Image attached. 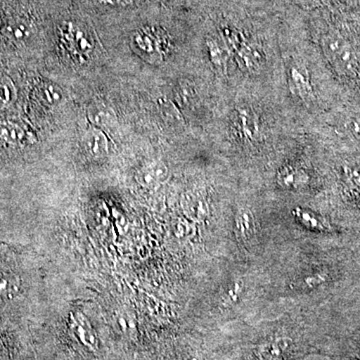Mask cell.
I'll return each instance as SVG.
<instances>
[{
  "label": "cell",
  "instance_id": "6da1fadb",
  "mask_svg": "<svg viewBox=\"0 0 360 360\" xmlns=\"http://www.w3.org/2000/svg\"><path fill=\"white\" fill-rule=\"evenodd\" d=\"M60 39L72 53L89 54L94 49L91 37L84 26L68 21L60 27Z\"/></svg>",
  "mask_w": 360,
  "mask_h": 360
},
{
  "label": "cell",
  "instance_id": "7a4b0ae2",
  "mask_svg": "<svg viewBox=\"0 0 360 360\" xmlns=\"http://www.w3.org/2000/svg\"><path fill=\"white\" fill-rule=\"evenodd\" d=\"M238 65L243 70L250 73H257L262 70L265 63V54L259 45L255 42L243 40L238 51Z\"/></svg>",
  "mask_w": 360,
  "mask_h": 360
},
{
  "label": "cell",
  "instance_id": "3957f363",
  "mask_svg": "<svg viewBox=\"0 0 360 360\" xmlns=\"http://www.w3.org/2000/svg\"><path fill=\"white\" fill-rule=\"evenodd\" d=\"M288 84L291 91L302 101H311L314 96L309 70L302 63H292L288 71Z\"/></svg>",
  "mask_w": 360,
  "mask_h": 360
},
{
  "label": "cell",
  "instance_id": "277c9868",
  "mask_svg": "<svg viewBox=\"0 0 360 360\" xmlns=\"http://www.w3.org/2000/svg\"><path fill=\"white\" fill-rule=\"evenodd\" d=\"M293 341L288 335H276L262 342L255 350V360H283L290 352Z\"/></svg>",
  "mask_w": 360,
  "mask_h": 360
},
{
  "label": "cell",
  "instance_id": "5b68a950",
  "mask_svg": "<svg viewBox=\"0 0 360 360\" xmlns=\"http://www.w3.org/2000/svg\"><path fill=\"white\" fill-rule=\"evenodd\" d=\"M168 177V168L162 161L153 160L146 162L136 172L135 179L141 186L146 188H155L158 184H162Z\"/></svg>",
  "mask_w": 360,
  "mask_h": 360
},
{
  "label": "cell",
  "instance_id": "8992f818",
  "mask_svg": "<svg viewBox=\"0 0 360 360\" xmlns=\"http://www.w3.org/2000/svg\"><path fill=\"white\" fill-rule=\"evenodd\" d=\"M236 127L239 136L248 141H253L259 136V122L255 111L248 106L236 111Z\"/></svg>",
  "mask_w": 360,
  "mask_h": 360
},
{
  "label": "cell",
  "instance_id": "52a82bcc",
  "mask_svg": "<svg viewBox=\"0 0 360 360\" xmlns=\"http://www.w3.org/2000/svg\"><path fill=\"white\" fill-rule=\"evenodd\" d=\"M82 146L85 153L94 158H103L110 151L108 137L99 127L87 129L82 136Z\"/></svg>",
  "mask_w": 360,
  "mask_h": 360
},
{
  "label": "cell",
  "instance_id": "ba28073f",
  "mask_svg": "<svg viewBox=\"0 0 360 360\" xmlns=\"http://www.w3.org/2000/svg\"><path fill=\"white\" fill-rule=\"evenodd\" d=\"M326 56L340 70H350L354 68L355 53L348 45L340 39L329 40L326 45Z\"/></svg>",
  "mask_w": 360,
  "mask_h": 360
},
{
  "label": "cell",
  "instance_id": "9c48e42d",
  "mask_svg": "<svg viewBox=\"0 0 360 360\" xmlns=\"http://www.w3.org/2000/svg\"><path fill=\"white\" fill-rule=\"evenodd\" d=\"M206 46H207L208 53L213 65L219 70H226L229 56L232 53L229 45L225 44L224 40L219 35L217 37L208 39Z\"/></svg>",
  "mask_w": 360,
  "mask_h": 360
},
{
  "label": "cell",
  "instance_id": "30bf717a",
  "mask_svg": "<svg viewBox=\"0 0 360 360\" xmlns=\"http://www.w3.org/2000/svg\"><path fill=\"white\" fill-rule=\"evenodd\" d=\"M134 40L142 51L153 52L158 51V47L162 46V44H165L167 37L158 28L146 27L142 28L136 32Z\"/></svg>",
  "mask_w": 360,
  "mask_h": 360
},
{
  "label": "cell",
  "instance_id": "8fae6325",
  "mask_svg": "<svg viewBox=\"0 0 360 360\" xmlns=\"http://www.w3.org/2000/svg\"><path fill=\"white\" fill-rule=\"evenodd\" d=\"M277 180L279 186L288 189H297L307 184L309 174L302 168L288 167L279 172Z\"/></svg>",
  "mask_w": 360,
  "mask_h": 360
},
{
  "label": "cell",
  "instance_id": "7c38bea8",
  "mask_svg": "<svg viewBox=\"0 0 360 360\" xmlns=\"http://www.w3.org/2000/svg\"><path fill=\"white\" fill-rule=\"evenodd\" d=\"M32 25L23 18H13L4 27V34L15 41H23L32 35Z\"/></svg>",
  "mask_w": 360,
  "mask_h": 360
},
{
  "label": "cell",
  "instance_id": "4fadbf2b",
  "mask_svg": "<svg viewBox=\"0 0 360 360\" xmlns=\"http://www.w3.org/2000/svg\"><path fill=\"white\" fill-rule=\"evenodd\" d=\"M72 328L75 331V335L77 336L78 340L85 347L94 349L96 348V336H94L92 333L91 328H90L89 322H84L82 321H77L73 319Z\"/></svg>",
  "mask_w": 360,
  "mask_h": 360
},
{
  "label": "cell",
  "instance_id": "5bb4252c",
  "mask_svg": "<svg viewBox=\"0 0 360 360\" xmlns=\"http://www.w3.org/2000/svg\"><path fill=\"white\" fill-rule=\"evenodd\" d=\"M23 135L22 130L18 125L11 122H0V141L8 144L20 143Z\"/></svg>",
  "mask_w": 360,
  "mask_h": 360
},
{
  "label": "cell",
  "instance_id": "9a60e30c",
  "mask_svg": "<svg viewBox=\"0 0 360 360\" xmlns=\"http://www.w3.org/2000/svg\"><path fill=\"white\" fill-rule=\"evenodd\" d=\"M252 214L250 210H240L236 217V229L240 238H250L252 233Z\"/></svg>",
  "mask_w": 360,
  "mask_h": 360
},
{
  "label": "cell",
  "instance_id": "2e32d148",
  "mask_svg": "<svg viewBox=\"0 0 360 360\" xmlns=\"http://www.w3.org/2000/svg\"><path fill=\"white\" fill-rule=\"evenodd\" d=\"M90 122L94 123L96 127L108 125L115 120L112 110L105 106H94L89 111Z\"/></svg>",
  "mask_w": 360,
  "mask_h": 360
},
{
  "label": "cell",
  "instance_id": "e0dca14e",
  "mask_svg": "<svg viewBox=\"0 0 360 360\" xmlns=\"http://www.w3.org/2000/svg\"><path fill=\"white\" fill-rule=\"evenodd\" d=\"M16 90L8 77H0V110L8 108L15 101Z\"/></svg>",
  "mask_w": 360,
  "mask_h": 360
},
{
  "label": "cell",
  "instance_id": "ac0fdd59",
  "mask_svg": "<svg viewBox=\"0 0 360 360\" xmlns=\"http://www.w3.org/2000/svg\"><path fill=\"white\" fill-rule=\"evenodd\" d=\"M295 214L298 219L302 220L303 224L311 227V229H319V231H330L331 227L329 226L328 224L324 222L321 219H319V217H316V215L312 214V213L303 212V210L297 208V210H295Z\"/></svg>",
  "mask_w": 360,
  "mask_h": 360
},
{
  "label": "cell",
  "instance_id": "d6986e66",
  "mask_svg": "<svg viewBox=\"0 0 360 360\" xmlns=\"http://www.w3.org/2000/svg\"><path fill=\"white\" fill-rule=\"evenodd\" d=\"M243 290V284L241 281H236V283L232 284L222 296V305L225 307L233 305L240 297Z\"/></svg>",
  "mask_w": 360,
  "mask_h": 360
},
{
  "label": "cell",
  "instance_id": "ffe728a7",
  "mask_svg": "<svg viewBox=\"0 0 360 360\" xmlns=\"http://www.w3.org/2000/svg\"><path fill=\"white\" fill-rule=\"evenodd\" d=\"M329 279V272L328 270L316 272L302 279V286L304 288H315L321 286L322 284L328 283Z\"/></svg>",
  "mask_w": 360,
  "mask_h": 360
},
{
  "label": "cell",
  "instance_id": "44dd1931",
  "mask_svg": "<svg viewBox=\"0 0 360 360\" xmlns=\"http://www.w3.org/2000/svg\"><path fill=\"white\" fill-rule=\"evenodd\" d=\"M40 96L45 103L56 104L60 101L61 92L56 85L44 84V86L40 87Z\"/></svg>",
  "mask_w": 360,
  "mask_h": 360
},
{
  "label": "cell",
  "instance_id": "7402d4cb",
  "mask_svg": "<svg viewBox=\"0 0 360 360\" xmlns=\"http://www.w3.org/2000/svg\"><path fill=\"white\" fill-rule=\"evenodd\" d=\"M160 108L163 115L165 116L168 122L174 123L181 122V116H180L179 110H176L172 101H160Z\"/></svg>",
  "mask_w": 360,
  "mask_h": 360
},
{
  "label": "cell",
  "instance_id": "603a6c76",
  "mask_svg": "<svg viewBox=\"0 0 360 360\" xmlns=\"http://www.w3.org/2000/svg\"><path fill=\"white\" fill-rule=\"evenodd\" d=\"M18 288L14 277H0V300L13 295Z\"/></svg>",
  "mask_w": 360,
  "mask_h": 360
},
{
  "label": "cell",
  "instance_id": "cb8c5ba5",
  "mask_svg": "<svg viewBox=\"0 0 360 360\" xmlns=\"http://www.w3.org/2000/svg\"><path fill=\"white\" fill-rule=\"evenodd\" d=\"M177 96H179L180 103H184V105L191 104L194 97L193 89L191 87L186 86V85L180 86L179 92H177Z\"/></svg>",
  "mask_w": 360,
  "mask_h": 360
},
{
  "label": "cell",
  "instance_id": "d4e9b609",
  "mask_svg": "<svg viewBox=\"0 0 360 360\" xmlns=\"http://www.w3.org/2000/svg\"><path fill=\"white\" fill-rule=\"evenodd\" d=\"M96 1L104 6H120L127 4L129 0H96Z\"/></svg>",
  "mask_w": 360,
  "mask_h": 360
},
{
  "label": "cell",
  "instance_id": "484cf974",
  "mask_svg": "<svg viewBox=\"0 0 360 360\" xmlns=\"http://www.w3.org/2000/svg\"><path fill=\"white\" fill-rule=\"evenodd\" d=\"M350 360H360V342L355 347L354 352H352L349 357Z\"/></svg>",
  "mask_w": 360,
  "mask_h": 360
},
{
  "label": "cell",
  "instance_id": "4316f807",
  "mask_svg": "<svg viewBox=\"0 0 360 360\" xmlns=\"http://www.w3.org/2000/svg\"><path fill=\"white\" fill-rule=\"evenodd\" d=\"M354 134L359 135V136L360 137V120H355V122H354Z\"/></svg>",
  "mask_w": 360,
  "mask_h": 360
}]
</instances>
